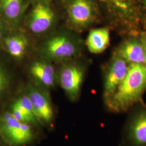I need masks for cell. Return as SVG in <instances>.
Segmentation results:
<instances>
[{"label":"cell","instance_id":"cell-14","mask_svg":"<svg viewBox=\"0 0 146 146\" xmlns=\"http://www.w3.org/2000/svg\"><path fill=\"white\" fill-rule=\"evenodd\" d=\"M23 0H0V14L5 21L14 23L20 19Z\"/></svg>","mask_w":146,"mask_h":146},{"label":"cell","instance_id":"cell-5","mask_svg":"<svg viewBox=\"0 0 146 146\" xmlns=\"http://www.w3.org/2000/svg\"><path fill=\"white\" fill-rule=\"evenodd\" d=\"M84 78L83 70L75 65H67L62 69L60 82L63 89L72 99L79 94Z\"/></svg>","mask_w":146,"mask_h":146},{"label":"cell","instance_id":"cell-3","mask_svg":"<svg viewBox=\"0 0 146 146\" xmlns=\"http://www.w3.org/2000/svg\"><path fill=\"white\" fill-rule=\"evenodd\" d=\"M2 130L7 139L14 145L24 144L32 137L31 128L28 124L17 120L11 113L4 115Z\"/></svg>","mask_w":146,"mask_h":146},{"label":"cell","instance_id":"cell-11","mask_svg":"<svg viewBox=\"0 0 146 146\" xmlns=\"http://www.w3.org/2000/svg\"><path fill=\"white\" fill-rule=\"evenodd\" d=\"M109 30L106 28H100L90 31L86 40L89 51L93 54L103 52L110 44Z\"/></svg>","mask_w":146,"mask_h":146},{"label":"cell","instance_id":"cell-13","mask_svg":"<svg viewBox=\"0 0 146 146\" xmlns=\"http://www.w3.org/2000/svg\"><path fill=\"white\" fill-rule=\"evenodd\" d=\"M34 77L47 87L54 86L55 82V71L52 65L43 61L36 62L31 67Z\"/></svg>","mask_w":146,"mask_h":146},{"label":"cell","instance_id":"cell-20","mask_svg":"<svg viewBox=\"0 0 146 146\" xmlns=\"http://www.w3.org/2000/svg\"><path fill=\"white\" fill-rule=\"evenodd\" d=\"M145 1V4H146V0H144Z\"/></svg>","mask_w":146,"mask_h":146},{"label":"cell","instance_id":"cell-9","mask_svg":"<svg viewBox=\"0 0 146 146\" xmlns=\"http://www.w3.org/2000/svg\"><path fill=\"white\" fill-rule=\"evenodd\" d=\"M28 96L31 101L37 118L46 122H49L52 120V107L45 94L37 89L32 88Z\"/></svg>","mask_w":146,"mask_h":146},{"label":"cell","instance_id":"cell-10","mask_svg":"<svg viewBox=\"0 0 146 146\" xmlns=\"http://www.w3.org/2000/svg\"><path fill=\"white\" fill-rule=\"evenodd\" d=\"M118 54L131 64H146V54L141 43L135 40L127 41L120 47Z\"/></svg>","mask_w":146,"mask_h":146},{"label":"cell","instance_id":"cell-15","mask_svg":"<svg viewBox=\"0 0 146 146\" xmlns=\"http://www.w3.org/2000/svg\"><path fill=\"white\" fill-rule=\"evenodd\" d=\"M5 44L11 56L19 59L24 56L28 46L27 40L22 34H15L8 37L5 40Z\"/></svg>","mask_w":146,"mask_h":146},{"label":"cell","instance_id":"cell-4","mask_svg":"<svg viewBox=\"0 0 146 146\" xmlns=\"http://www.w3.org/2000/svg\"><path fill=\"white\" fill-rule=\"evenodd\" d=\"M129 67L125 60L117 54L111 63L105 79L104 95L108 100L125 78Z\"/></svg>","mask_w":146,"mask_h":146},{"label":"cell","instance_id":"cell-16","mask_svg":"<svg viewBox=\"0 0 146 146\" xmlns=\"http://www.w3.org/2000/svg\"><path fill=\"white\" fill-rule=\"evenodd\" d=\"M116 6L121 9H126L128 8L127 0H110Z\"/></svg>","mask_w":146,"mask_h":146},{"label":"cell","instance_id":"cell-1","mask_svg":"<svg viewBox=\"0 0 146 146\" xmlns=\"http://www.w3.org/2000/svg\"><path fill=\"white\" fill-rule=\"evenodd\" d=\"M146 89V64H131L125 78L114 95L108 100L116 111L128 108L141 98Z\"/></svg>","mask_w":146,"mask_h":146},{"label":"cell","instance_id":"cell-17","mask_svg":"<svg viewBox=\"0 0 146 146\" xmlns=\"http://www.w3.org/2000/svg\"><path fill=\"white\" fill-rule=\"evenodd\" d=\"M5 77L3 73L0 70V92L3 89L5 85Z\"/></svg>","mask_w":146,"mask_h":146},{"label":"cell","instance_id":"cell-6","mask_svg":"<svg viewBox=\"0 0 146 146\" xmlns=\"http://www.w3.org/2000/svg\"><path fill=\"white\" fill-rule=\"evenodd\" d=\"M54 18V13L48 6L38 3L30 14L28 26L32 33L37 34H42L52 27Z\"/></svg>","mask_w":146,"mask_h":146},{"label":"cell","instance_id":"cell-7","mask_svg":"<svg viewBox=\"0 0 146 146\" xmlns=\"http://www.w3.org/2000/svg\"><path fill=\"white\" fill-rule=\"evenodd\" d=\"M68 16L74 26L85 27L93 19L94 11L89 0H72L69 5Z\"/></svg>","mask_w":146,"mask_h":146},{"label":"cell","instance_id":"cell-12","mask_svg":"<svg viewBox=\"0 0 146 146\" xmlns=\"http://www.w3.org/2000/svg\"><path fill=\"white\" fill-rule=\"evenodd\" d=\"M11 114L17 120L27 123L34 122L37 117L28 95H23L16 101Z\"/></svg>","mask_w":146,"mask_h":146},{"label":"cell","instance_id":"cell-2","mask_svg":"<svg viewBox=\"0 0 146 146\" xmlns=\"http://www.w3.org/2000/svg\"><path fill=\"white\" fill-rule=\"evenodd\" d=\"M43 49L47 56L58 60L73 58L78 50L75 43L63 35H58L49 38L44 43Z\"/></svg>","mask_w":146,"mask_h":146},{"label":"cell","instance_id":"cell-19","mask_svg":"<svg viewBox=\"0 0 146 146\" xmlns=\"http://www.w3.org/2000/svg\"><path fill=\"white\" fill-rule=\"evenodd\" d=\"M141 44L144 48V50H145V52H146V33L142 37Z\"/></svg>","mask_w":146,"mask_h":146},{"label":"cell","instance_id":"cell-8","mask_svg":"<svg viewBox=\"0 0 146 146\" xmlns=\"http://www.w3.org/2000/svg\"><path fill=\"white\" fill-rule=\"evenodd\" d=\"M127 139L132 146H146V110H141L131 119Z\"/></svg>","mask_w":146,"mask_h":146},{"label":"cell","instance_id":"cell-18","mask_svg":"<svg viewBox=\"0 0 146 146\" xmlns=\"http://www.w3.org/2000/svg\"><path fill=\"white\" fill-rule=\"evenodd\" d=\"M5 35V29L2 23V22L0 20V41L3 39Z\"/></svg>","mask_w":146,"mask_h":146}]
</instances>
